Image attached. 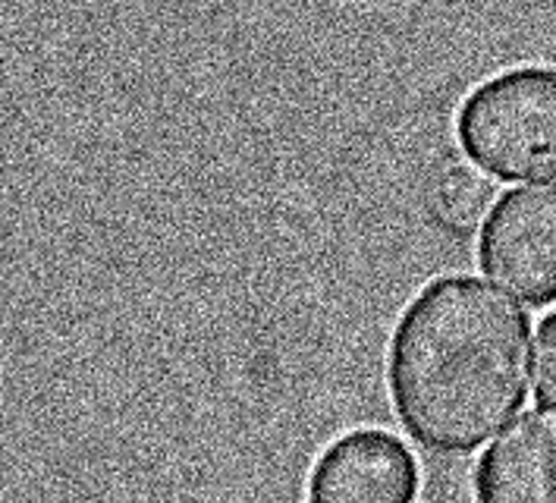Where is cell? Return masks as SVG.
I'll list each match as a JSON object with an SVG mask.
<instances>
[{"label":"cell","mask_w":556,"mask_h":503,"mask_svg":"<svg viewBox=\"0 0 556 503\" xmlns=\"http://www.w3.org/2000/svg\"><path fill=\"white\" fill-rule=\"evenodd\" d=\"M531 318L494 284L446 274L406 305L387 385L403 428L440 456L471 453L526 406Z\"/></svg>","instance_id":"1"},{"label":"cell","mask_w":556,"mask_h":503,"mask_svg":"<svg viewBox=\"0 0 556 503\" xmlns=\"http://www.w3.org/2000/svg\"><path fill=\"white\" fill-rule=\"evenodd\" d=\"M463 151L506 183L556 179V66H516L469 91L456 117Z\"/></svg>","instance_id":"2"},{"label":"cell","mask_w":556,"mask_h":503,"mask_svg":"<svg viewBox=\"0 0 556 503\" xmlns=\"http://www.w3.org/2000/svg\"><path fill=\"white\" fill-rule=\"evenodd\" d=\"M478 262L503 290L534 309L556 302V186L500 196L481 230Z\"/></svg>","instance_id":"3"},{"label":"cell","mask_w":556,"mask_h":503,"mask_svg":"<svg viewBox=\"0 0 556 503\" xmlns=\"http://www.w3.org/2000/svg\"><path fill=\"white\" fill-rule=\"evenodd\" d=\"M418 466L406 444L387 431H352L333 441L308 481L312 503H412Z\"/></svg>","instance_id":"4"},{"label":"cell","mask_w":556,"mask_h":503,"mask_svg":"<svg viewBox=\"0 0 556 503\" xmlns=\"http://www.w3.org/2000/svg\"><path fill=\"white\" fill-rule=\"evenodd\" d=\"M478 503H556V410L538 406L503 428L475 478Z\"/></svg>","instance_id":"5"},{"label":"cell","mask_w":556,"mask_h":503,"mask_svg":"<svg viewBox=\"0 0 556 503\" xmlns=\"http://www.w3.org/2000/svg\"><path fill=\"white\" fill-rule=\"evenodd\" d=\"M497 189L494 183L484 177V171L463 158H446L438 167L428 189V205L431 214L443 230L453 234H469L481 227L484 214L494 211Z\"/></svg>","instance_id":"6"},{"label":"cell","mask_w":556,"mask_h":503,"mask_svg":"<svg viewBox=\"0 0 556 503\" xmlns=\"http://www.w3.org/2000/svg\"><path fill=\"white\" fill-rule=\"evenodd\" d=\"M534 393L541 403L556 410V312H551L534 340Z\"/></svg>","instance_id":"7"}]
</instances>
